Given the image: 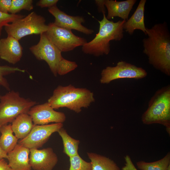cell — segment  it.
Instances as JSON below:
<instances>
[{
  "label": "cell",
  "instance_id": "obj_1",
  "mask_svg": "<svg viewBox=\"0 0 170 170\" xmlns=\"http://www.w3.org/2000/svg\"><path fill=\"white\" fill-rule=\"evenodd\" d=\"M148 37L143 39V52L155 69L170 76V33L167 23L146 28Z\"/></svg>",
  "mask_w": 170,
  "mask_h": 170
},
{
  "label": "cell",
  "instance_id": "obj_2",
  "mask_svg": "<svg viewBox=\"0 0 170 170\" xmlns=\"http://www.w3.org/2000/svg\"><path fill=\"white\" fill-rule=\"evenodd\" d=\"M98 21L99 31L95 37L82 46V51L86 54L96 57L108 55L110 51V41H120L123 37V26L126 20L114 22L107 19L105 14Z\"/></svg>",
  "mask_w": 170,
  "mask_h": 170
},
{
  "label": "cell",
  "instance_id": "obj_3",
  "mask_svg": "<svg viewBox=\"0 0 170 170\" xmlns=\"http://www.w3.org/2000/svg\"><path fill=\"white\" fill-rule=\"evenodd\" d=\"M94 101V94L90 90L70 84L58 86L47 102L54 109L66 108L78 113L82 108H88Z\"/></svg>",
  "mask_w": 170,
  "mask_h": 170
},
{
  "label": "cell",
  "instance_id": "obj_4",
  "mask_svg": "<svg viewBox=\"0 0 170 170\" xmlns=\"http://www.w3.org/2000/svg\"><path fill=\"white\" fill-rule=\"evenodd\" d=\"M29 50L37 59L47 63L55 76L66 75L78 66L75 62L63 57L62 52L50 41L45 32L40 35L38 43L31 46Z\"/></svg>",
  "mask_w": 170,
  "mask_h": 170
},
{
  "label": "cell",
  "instance_id": "obj_5",
  "mask_svg": "<svg viewBox=\"0 0 170 170\" xmlns=\"http://www.w3.org/2000/svg\"><path fill=\"white\" fill-rule=\"evenodd\" d=\"M146 125L159 124L164 126L170 134V85L157 90L150 100L147 110L141 116Z\"/></svg>",
  "mask_w": 170,
  "mask_h": 170
},
{
  "label": "cell",
  "instance_id": "obj_6",
  "mask_svg": "<svg viewBox=\"0 0 170 170\" xmlns=\"http://www.w3.org/2000/svg\"><path fill=\"white\" fill-rule=\"evenodd\" d=\"M36 101L21 97L13 90L0 95V126L12 122L18 116L27 113Z\"/></svg>",
  "mask_w": 170,
  "mask_h": 170
},
{
  "label": "cell",
  "instance_id": "obj_7",
  "mask_svg": "<svg viewBox=\"0 0 170 170\" xmlns=\"http://www.w3.org/2000/svg\"><path fill=\"white\" fill-rule=\"evenodd\" d=\"M43 16L32 12L26 16L16 20L4 26L8 35L19 40L27 35L40 34L45 32L48 25Z\"/></svg>",
  "mask_w": 170,
  "mask_h": 170
},
{
  "label": "cell",
  "instance_id": "obj_8",
  "mask_svg": "<svg viewBox=\"0 0 170 170\" xmlns=\"http://www.w3.org/2000/svg\"><path fill=\"white\" fill-rule=\"evenodd\" d=\"M45 33L50 41L61 52L73 50L76 47L82 46L87 42L83 37L76 36L71 30L58 26L53 22L48 25Z\"/></svg>",
  "mask_w": 170,
  "mask_h": 170
},
{
  "label": "cell",
  "instance_id": "obj_9",
  "mask_svg": "<svg viewBox=\"0 0 170 170\" xmlns=\"http://www.w3.org/2000/svg\"><path fill=\"white\" fill-rule=\"evenodd\" d=\"M147 75L146 71L142 67L122 60L115 66H108L104 69L101 73L100 82L105 84L120 79H141Z\"/></svg>",
  "mask_w": 170,
  "mask_h": 170
},
{
  "label": "cell",
  "instance_id": "obj_10",
  "mask_svg": "<svg viewBox=\"0 0 170 170\" xmlns=\"http://www.w3.org/2000/svg\"><path fill=\"white\" fill-rule=\"evenodd\" d=\"M63 125V123H60L34 125L28 135L20 139L18 144L29 149H38L48 141L52 134L57 132Z\"/></svg>",
  "mask_w": 170,
  "mask_h": 170
},
{
  "label": "cell",
  "instance_id": "obj_11",
  "mask_svg": "<svg viewBox=\"0 0 170 170\" xmlns=\"http://www.w3.org/2000/svg\"><path fill=\"white\" fill-rule=\"evenodd\" d=\"M27 113L34 125L48 124L51 122L63 123L66 118L64 113L55 110L48 102L35 105Z\"/></svg>",
  "mask_w": 170,
  "mask_h": 170
},
{
  "label": "cell",
  "instance_id": "obj_12",
  "mask_svg": "<svg viewBox=\"0 0 170 170\" xmlns=\"http://www.w3.org/2000/svg\"><path fill=\"white\" fill-rule=\"evenodd\" d=\"M49 12L54 17V24L56 26L69 30H74L84 34H92L94 31L82 25L85 22L83 17L69 15L60 9L56 5L48 8Z\"/></svg>",
  "mask_w": 170,
  "mask_h": 170
},
{
  "label": "cell",
  "instance_id": "obj_13",
  "mask_svg": "<svg viewBox=\"0 0 170 170\" xmlns=\"http://www.w3.org/2000/svg\"><path fill=\"white\" fill-rule=\"evenodd\" d=\"M30 150L29 162L34 170H52L58 162V156L51 148Z\"/></svg>",
  "mask_w": 170,
  "mask_h": 170
},
{
  "label": "cell",
  "instance_id": "obj_14",
  "mask_svg": "<svg viewBox=\"0 0 170 170\" xmlns=\"http://www.w3.org/2000/svg\"><path fill=\"white\" fill-rule=\"evenodd\" d=\"M23 48L19 40L12 36L0 39V58L8 63L15 64L21 60Z\"/></svg>",
  "mask_w": 170,
  "mask_h": 170
},
{
  "label": "cell",
  "instance_id": "obj_15",
  "mask_svg": "<svg viewBox=\"0 0 170 170\" xmlns=\"http://www.w3.org/2000/svg\"><path fill=\"white\" fill-rule=\"evenodd\" d=\"M28 148L18 144L8 154V165L11 170H31Z\"/></svg>",
  "mask_w": 170,
  "mask_h": 170
},
{
  "label": "cell",
  "instance_id": "obj_16",
  "mask_svg": "<svg viewBox=\"0 0 170 170\" xmlns=\"http://www.w3.org/2000/svg\"><path fill=\"white\" fill-rule=\"evenodd\" d=\"M136 2V0L122 1L105 0V4L108 12L107 19L109 20L118 17L127 20L130 13Z\"/></svg>",
  "mask_w": 170,
  "mask_h": 170
},
{
  "label": "cell",
  "instance_id": "obj_17",
  "mask_svg": "<svg viewBox=\"0 0 170 170\" xmlns=\"http://www.w3.org/2000/svg\"><path fill=\"white\" fill-rule=\"evenodd\" d=\"M146 0H141L134 13L125 22L123 29L130 35H132L135 30L142 31L146 35V27L144 22V12Z\"/></svg>",
  "mask_w": 170,
  "mask_h": 170
},
{
  "label": "cell",
  "instance_id": "obj_18",
  "mask_svg": "<svg viewBox=\"0 0 170 170\" xmlns=\"http://www.w3.org/2000/svg\"><path fill=\"white\" fill-rule=\"evenodd\" d=\"M34 125L30 115L23 113L17 116L12 122L11 126L15 136L22 139L30 133Z\"/></svg>",
  "mask_w": 170,
  "mask_h": 170
},
{
  "label": "cell",
  "instance_id": "obj_19",
  "mask_svg": "<svg viewBox=\"0 0 170 170\" xmlns=\"http://www.w3.org/2000/svg\"><path fill=\"white\" fill-rule=\"evenodd\" d=\"M87 154L91 161L92 170H121L117 164L108 157L93 152Z\"/></svg>",
  "mask_w": 170,
  "mask_h": 170
},
{
  "label": "cell",
  "instance_id": "obj_20",
  "mask_svg": "<svg viewBox=\"0 0 170 170\" xmlns=\"http://www.w3.org/2000/svg\"><path fill=\"white\" fill-rule=\"evenodd\" d=\"M0 132V146L8 154L18 144V139L13 135L11 124L1 126Z\"/></svg>",
  "mask_w": 170,
  "mask_h": 170
},
{
  "label": "cell",
  "instance_id": "obj_21",
  "mask_svg": "<svg viewBox=\"0 0 170 170\" xmlns=\"http://www.w3.org/2000/svg\"><path fill=\"white\" fill-rule=\"evenodd\" d=\"M57 132L63 141L64 152L69 157L78 154L80 141L72 138L63 127Z\"/></svg>",
  "mask_w": 170,
  "mask_h": 170
},
{
  "label": "cell",
  "instance_id": "obj_22",
  "mask_svg": "<svg viewBox=\"0 0 170 170\" xmlns=\"http://www.w3.org/2000/svg\"><path fill=\"white\" fill-rule=\"evenodd\" d=\"M140 170H170V153L168 152L162 159L152 162L140 161L136 163Z\"/></svg>",
  "mask_w": 170,
  "mask_h": 170
},
{
  "label": "cell",
  "instance_id": "obj_23",
  "mask_svg": "<svg viewBox=\"0 0 170 170\" xmlns=\"http://www.w3.org/2000/svg\"><path fill=\"white\" fill-rule=\"evenodd\" d=\"M19 71L24 72L25 71L17 67L0 65V86L10 91V88L9 84L4 76Z\"/></svg>",
  "mask_w": 170,
  "mask_h": 170
},
{
  "label": "cell",
  "instance_id": "obj_24",
  "mask_svg": "<svg viewBox=\"0 0 170 170\" xmlns=\"http://www.w3.org/2000/svg\"><path fill=\"white\" fill-rule=\"evenodd\" d=\"M70 167L69 170H92L91 162L83 160L79 154L69 157Z\"/></svg>",
  "mask_w": 170,
  "mask_h": 170
},
{
  "label": "cell",
  "instance_id": "obj_25",
  "mask_svg": "<svg viewBox=\"0 0 170 170\" xmlns=\"http://www.w3.org/2000/svg\"><path fill=\"white\" fill-rule=\"evenodd\" d=\"M32 0H12L9 13L16 14L23 9L31 11L33 8Z\"/></svg>",
  "mask_w": 170,
  "mask_h": 170
},
{
  "label": "cell",
  "instance_id": "obj_26",
  "mask_svg": "<svg viewBox=\"0 0 170 170\" xmlns=\"http://www.w3.org/2000/svg\"><path fill=\"white\" fill-rule=\"evenodd\" d=\"M24 16L20 14L4 13L0 11V37L3 27L14 20L23 18Z\"/></svg>",
  "mask_w": 170,
  "mask_h": 170
},
{
  "label": "cell",
  "instance_id": "obj_27",
  "mask_svg": "<svg viewBox=\"0 0 170 170\" xmlns=\"http://www.w3.org/2000/svg\"><path fill=\"white\" fill-rule=\"evenodd\" d=\"M58 1V0H40L36 5L41 8L48 7L49 8L56 5Z\"/></svg>",
  "mask_w": 170,
  "mask_h": 170
},
{
  "label": "cell",
  "instance_id": "obj_28",
  "mask_svg": "<svg viewBox=\"0 0 170 170\" xmlns=\"http://www.w3.org/2000/svg\"><path fill=\"white\" fill-rule=\"evenodd\" d=\"M12 0H0V11L9 13L12 4Z\"/></svg>",
  "mask_w": 170,
  "mask_h": 170
},
{
  "label": "cell",
  "instance_id": "obj_29",
  "mask_svg": "<svg viewBox=\"0 0 170 170\" xmlns=\"http://www.w3.org/2000/svg\"><path fill=\"white\" fill-rule=\"evenodd\" d=\"M124 159L125 165L122 167V170H138L128 155H127L124 157Z\"/></svg>",
  "mask_w": 170,
  "mask_h": 170
},
{
  "label": "cell",
  "instance_id": "obj_30",
  "mask_svg": "<svg viewBox=\"0 0 170 170\" xmlns=\"http://www.w3.org/2000/svg\"><path fill=\"white\" fill-rule=\"evenodd\" d=\"M105 0H95V3L98 7V12L103 14H105Z\"/></svg>",
  "mask_w": 170,
  "mask_h": 170
},
{
  "label": "cell",
  "instance_id": "obj_31",
  "mask_svg": "<svg viewBox=\"0 0 170 170\" xmlns=\"http://www.w3.org/2000/svg\"><path fill=\"white\" fill-rule=\"evenodd\" d=\"M0 170H11L4 159H0Z\"/></svg>",
  "mask_w": 170,
  "mask_h": 170
},
{
  "label": "cell",
  "instance_id": "obj_32",
  "mask_svg": "<svg viewBox=\"0 0 170 170\" xmlns=\"http://www.w3.org/2000/svg\"><path fill=\"white\" fill-rule=\"evenodd\" d=\"M8 158V155L1 148L0 146V159Z\"/></svg>",
  "mask_w": 170,
  "mask_h": 170
},
{
  "label": "cell",
  "instance_id": "obj_33",
  "mask_svg": "<svg viewBox=\"0 0 170 170\" xmlns=\"http://www.w3.org/2000/svg\"><path fill=\"white\" fill-rule=\"evenodd\" d=\"M1 126H0V127H1Z\"/></svg>",
  "mask_w": 170,
  "mask_h": 170
}]
</instances>
